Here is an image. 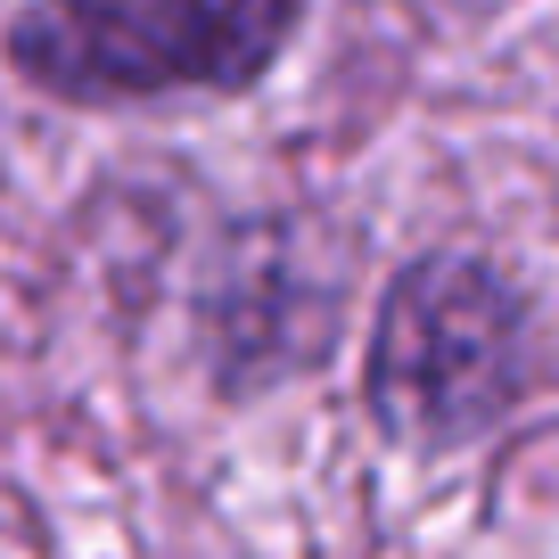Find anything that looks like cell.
Returning a JSON list of instances; mask_svg holds the SVG:
<instances>
[{
    "label": "cell",
    "mask_w": 559,
    "mask_h": 559,
    "mask_svg": "<svg viewBox=\"0 0 559 559\" xmlns=\"http://www.w3.org/2000/svg\"><path fill=\"white\" fill-rule=\"evenodd\" d=\"M535 386V313L486 255H419L386 280L362 395L395 444H469Z\"/></svg>",
    "instance_id": "1"
},
{
    "label": "cell",
    "mask_w": 559,
    "mask_h": 559,
    "mask_svg": "<svg viewBox=\"0 0 559 559\" xmlns=\"http://www.w3.org/2000/svg\"><path fill=\"white\" fill-rule=\"evenodd\" d=\"M305 0H34L9 67L67 107H148L181 91H247L288 50Z\"/></svg>",
    "instance_id": "2"
}]
</instances>
